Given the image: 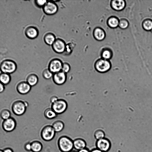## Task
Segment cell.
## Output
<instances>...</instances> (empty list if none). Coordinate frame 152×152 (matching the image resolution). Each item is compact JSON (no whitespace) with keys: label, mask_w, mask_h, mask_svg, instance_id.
<instances>
[{"label":"cell","mask_w":152,"mask_h":152,"mask_svg":"<svg viewBox=\"0 0 152 152\" xmlns=\"http://www.w3.org/2000/svg\"><path fill=\"white\" fill-rule=\"evenodd\" d=\"M128 21L125 20H122L120 21L119 24V26L122 28L124 29L127 28L128 26Z\"/></svg>","instance_id":"31"},{"label":"cell","mask_w":152,"mask_h":152,"mask_svg":"<svg viewBox=\"0 0 152 152\" xmlns=\"http://www.w3.org/2000/svg\"><path fill=\"white\" fill-rule=\"evenodd\" d=\"M70 70V66L67 63H63L61 71L66 74L69 72Z\"/></svg>","instance_id":"30"},{"label":"cell","mask_w":152,"mask_h":152,"mask_svg":"<svg viewBox=\"0 0 152 152\" xmlns=\"http://www.w3.org/2000/svg\"><path fill=\"white\" fill-rule=\"evenodd\" d=\"M76 152V151H71V152Z\"/></svg>","instance_id":"39"},{"label":"cell","mask_w":152,"mask_h":152,"mask_svg":"<svg viewBox=\"0 0 152 152\" xmlns=\"http://www.w3.org/2000/svg\"><path fill=\"white\" fill-rule=\"evenodd\" d=\"M0 152H3V150L0 149Z\"/></svg>","instance_id":"40"},{"label":"cell","mask_w":152,"mask_h":152,"mask_svg":"<svg viewBox=\"0 0 152 152\" xmlns=\"http://www.w3.org/2000/svg\"><path fill=\"white\" fill-rule=\"evenodd\" d=\"M109 25L112 28H115L119 25V22L118 19L115 17H112L108 20Z\"/></svg>","instance_id":"25"},{"label":"cell","mask_w":152,"mask_h":152,"mask_svg":"<svg viewBox=\"0 0 152 152\" xmlns=\"http://www.w3.org/2000/svg\"><path fill=\"white\" fill-rule=\"evenodd\" d=\"M94 67L96 70L100 73H104L108 72L111 68L110 62L104 59H99L95 63Z\"/></svg>","instance_id":"5"},{"label":"cell","mask_w":152,"mask_h":152,"mask_svg":"<svg viewBox=\"0 0 152 152\" xmlns=\"http://www.w3.org/2000/svg\"><path fill=\"white\" fill-rule=\"evenodd\" d=\"M39 78L37 75L34 73L29 74L27 76L26 81L31 86H35L38 83Z\"/></svg>","instance_id":"16"},{"label":"cell","mask_w":152,"mask_h":152,"mask_svg":"<svg viewBox=\"0 0 152 152\" xmlns=\"http://www.w3.org/2000/svg\"><path fill=\"white\" fill-rule=\"evenodd\" d=\"M68 104L66 101L62 99H58L52 104L51 108L58 115L63 113L66 110Z\"/></svg>","instance_id":"4"},{"label":"cell","mask_w":152,"mask_h":152,"mask_svg":"<svg viewBox=\"0 0 152 152\" xmlns=\"http://www.w3.org/2000/svg\"><path fill=\"white\" fill-rule=\"evenodd\" d=\"M45 0H37L35 1L36 5L39 7H43L47 2Z\"/></svg>","instance_id":"32"},{"label":"cell","mask_w":152,"mask_h":152,"mask_svg":"<svg viewBox=\"0 0 152 152\" xmlns=\"http://www.w3.org/2000/svg\"><path fill=\"white\" fill-rule=\"evenodd\" d=\"M52 126L56 132H58L63 130L64 125L62 121L57 120L53 123Z\"/></svg>","instance_id":"21"},{"label":"cell","mask_w":152,"mask_h":152,"mask_svg":"<svg viewBox=\"0 0 152 152\" xmlns=\"http://www.w3.org/2000/svg\"><path fill=\"white\" fill-rule=\"evenodd\" d=\"M77 152H90L88 149L86 148L78 151Z\"/></svg>","instance_id":"37"},{"label":"cell","mask_w":152,"mask_h":152,"mask_svg":"<svg viewBox=\"0 0 152 152\" xmlns=\"http://www.w3.org/2000/svg\"><path fill=\"white\" fill-rule=\"evenodd\" d=\"M111 4L114 9L120 10L124 8L125 5V3L124 0H114L112 1Z\"/></svg>","instance_id":"17"},{"label":"cell","mask_w":152,"mask_h":152,"mask_svg":"<svg viewBox=\"0 0 152 152\" xmlns=\"http://www.w3.org/2000/svg\"><path fill=\"white\" fill-rule=\"evenodd\" d=\"M144 28L147 31H150L152 29V20L147 19L144 21L143 23Z\"/></svg>","instance_id":"26"},{"label":"cell","mask_w":152,"mask_h":152,"mask_svg":"<svg viewBox=\"0 0 152 152\" xmlns=\"http://www.w3.org/2000/svg\"><path fill=\"white\" fill-rule=\"evenodd\" d=\"M56 39L55 35L51 33H47L44 37L45 42L49 45H52Z\"/></svg>","instance_id":"18"},{"label":"cell","mask_w":152,"mask_h":152,"mask_svg":"<svg viewBox=\"0 0 152 152\" xmlns=\"http://www.w3.org/2000/svg\"><path fill=\"white\" fill-rule=\"evenodd\" d=\"M11 115L10 111L7 109H4L0 112V117L3 120L9 118L11 117Z\"/></svg>","instance_id":"24"},{"label":"cell","mask_w":152,"mask_h":152,"mask_svg":"<svg viewBox=\"0 0 152 152\" xmlns=\"http://www.w3.org/2000/svg\"><path fill=\"white\" fill-rule=\"evenodd\" d=\"M44 114L45 117L49 119L54 118L57 115V114L51 108H49L46 109L44 112Z\"/></svg>","instance_id":"22"},{"label":"cell","mask_w":152,"mask_h":152,"mask_svg":"<svg viewBox=\"0 0 152 152\" xmlns=\"http://www.w3.org/2000/svg\"><path fill=\"white\" fill-rule=\"evenodd\" d=\"M28 104L26 101L16 100L12 103L11 109L13 113L17 116L23 115L25 113Z\"/></svg>","instance_id":"2"},{"label":"cell","mask_w":152,"mask_h":152,"mask_svg":"<svg viewBox=\"0 0 152 152\" xmlns=\"http://www.w3.org/2000/svg\"><path fill=\"white\" fill-rule=\"evenodd\" d=\"M95 38L98 40H102L105 37V34L104 31L101 28H95L93 32Z\"/></svg>","instance_id":"19"},{"label":"cell","mask_w":152,"mask_h":152,"mask_svg":"<svg viewBox=\"0 0 152 152\" xmlns=\"http://www.w3.org/2000/svg\"><path fill=\"white\" fill-rule=\"evenodd\" d=\"M31 87L26 81H23L17 84L16 86V89L18 93L22 95H25L30 91Z\"/></svg>","instance_id":"11"},{"label":"cell","mask_w":152,"mask_h":152,"mask_svg":"<svg viewBox=\"0 0 152 152\" xmlns=\"http://www.w3.org/2000/svg\"><path fill=\"white\" fill-rule=\"evenodd\" d=\"M52 46L53 50L58 53H64L66 48L65 42L62 39L59 38L56 39Z\"/></svg>","instance_id":"10"},{"label":"cell","mask_w":152,"mask_h":152,"mask_svg":"<svg viewBox=\"0 0 152 152\" xmlns=\"http://www.w3.org/2000/svg\"><path fill=\"white\" fill-rule=\"evenodd\" d=\"M111 53L108 50H104L102 53V56L103 59L107 60L110 59L111 56Z\"/></svg>","instance_id":"29"},{"label":"cell","mask_w":152,"mask_h":152,"mask_svg":"<svg viewBox=\"0 0 152 152\" xmlns=\"http://www.w3.org/2000/svg\"><path fill=\"white\" fill-rule=\"evenodd\" d=\"M3 152H13L12 150L10 148H7L3 150Z\"/></svg>","instance_id":"36"},{"label":"cell","mask_w":152,"mask_h":152,"mask_svg":"<svg viewBox=\"0 0 152 152\" xmlns=\"http://www.w3.org/2000/svg\"><path fill=\"white\" fill-rule=\"evenodd\" d=\"M73 142L74 148L78 151L86 148V142L82 139H76L73 141Z\"/></svg>","instance_id":"15"},{"label":"cell","mask_w":152,"mask_h":152,"mask_svg":"<svg viewBox=\"0 0 152 152\" xmlns=\"http://www.w3.org/2000/svg\"><path fill=\"white\" fill-rule=\"evenodd\" d=\"M53 73L48 69H45L42 72L43 77L45 79H49L51 78L53 76Z\"/></svg>","instance_id":"27"},{"label":"cell","mask_w":152,"mask_h":152,"mask_svg":"<svg viewBox=\"0 0 152 152\" xmlns=\"http://www.w3.org/2000/svg\"><path fill=\"white\" fill-rule=\"evenodd\" d=\"M25 33L27 37L31 39L37 38L39 34L37 28L33 26L27 27L25 29Z\"/></svg>","instance_id":"14"},{"label":"cell","mask_w":152,"mask_h":152,"mask_svg":"<svg viewBox=\"0 0 152 152\" xmlns=\"http://www.w3.org/2000/svg\"><path fill=\"white\" fill-rule=\"evenodd\" d=\"M58 99V98L56 96H53L50 98V101L52 104L56 101Z\"/></svg>","instance_id":"34"},{"label":"cell","mask_w":152,"mask_h":152,"mask_svg":"<svg viewBox=\"0 0 152 152\" xmlns=\"http://www.w3.org/2000/svg\"><path fill=\"white\" fill-rule=\"evenodd\" d=\"M56 132L52 126H45L41 131V136L43 140L46 141L52 140L54 137Z\"/></svg>","instance_id":"6"},{"label":"cell","mask_w":152,"mask_h":152,"mask_svg":"<svg viewBox=\"0 0 152 152\" xmlns=\"http://www.w3.org/2000/svg\"><path fill=\"white\" fill-rule=\"evenodd\" d=\"M43 7L45 13L49 15L55 14L58 10V7L57 4L52 1H48Z\"/></svg>","instance_id":"9"},{"label":"cell","mask_w":152,"mask_h":152,"mask_svg":"<svg viewBox=\"0 0 152 152\" xmlns=\"http://www.w3.org/2000/svg\"><path fill=\"white\" fill-rule=\"evenodd\" d=\"M96 145L97 149L103 152L107 151L110 146L109 140L104 138L98 140Z\"/></svg>","instance_id":"13"},{"label":"cell","mask_w":152,"mask_h":152,"mask_svg":"<svg viewBox=\"0 0 152 152\" xmlns=\"http://www.w3.org/2000/svg\"><path fill=\"white\" fill-rule=\"evenodd\" d=\"M53 82L56 84L61 85L64 84L67 79V75L66 73L61 71L53 74L52 77Z\"/></svg>","instance_id":"12"},{"label":"cell","mask_w":152,"mask_h":152,"mask_svg":"<svg viewBox=\"0 0 152 152\" xmlns=\"http://www.w3.org/2000/svg\"><path fill=\"white\" fill-rule=\"evenodd\" d=\"M104 132L101 130L96 131L94 134L95 137L97 140L104 138Z\"/></svg>","instance_id":"28"},{"label":"cell","mask_w":152,"mask_h":152,"mask_svg":"<svg viewBox=\"0 0 152 152\" xmlns=\"http://www.w3.org/2000/svg\"><path fill=\"white\" fill-rule=\"evenodd\" d=\"M16 126V122L13 117L4 120L2 124L3 129L7 132H11L14 130Z\"/></svg>","instance_id":"8"},{"label":"cell","mask_w":152,"mask_h":152,"mask_svg":"<svg viewBox=\"0 0 152 152\" xmlns=\"http://www.w3.org/2000/svg\"><path fill=\"white\" fill-rule=\"evenodd\" d=\"M24 148L27 151H31V143H26L24 145Z\"/></svg>","instance_id":"33"},{"label":"cell","mask_w":152,"mask_h":152,"mask_svg":"<svg viewBox=\"0 0 152 152\" xmlns=\"http://www.w3.org/2000/svg\"><path fill=\"white\" fill-rule=\"evenodd\" d=\"M58 144L60 150L62 152H70L74 148L73 141L66 136L61 137Z\"/></svg>","instance_id":"1"},{"label":"cell","mask_w":152,"mask_h":152,"mask_svg":"<svg viewBox=\"0 0 152 152\" xmlns=\"http://www.w3.org/2000/svg\"><path fill=\"white\" fill-rule=\"evenodd\" d=\"M5 89V86L0 82V93H3Z\"/></svg>","instance_id":"35"},{"label":"cell","mask_w":152,"mask_h":152,"mask_svg":"<svg viewBox=\"0 0 152 152\" xmlns=\"http://www.w3.org/2000/svg\"><path fill=\"white\" fill-rule=\"evenodd\" d=\"M31 144V151L33 152H40L42 148V145L39 142L37 141H33Z\"/></svg>","instance_id":"23"},{"label":"cell","mask_w":152,"mask_h":152,"mask_svg":"<svg viewBox=\"0 0 152 152\" xmlns=\"http://www.w3.org/2000/svg\"><path fill=\"white\" fill-rule=\"evenodd\" d=\"M17 69L16 63L10 59H5L0 64V71L2 73L11 74L14 73Z\"/></svg>","instance_id":"3"},{"label":"cell","mask_w":152,"mask_h":152,"mask_svg":"<svg viewBox=\"0 0 152 152\" xmlns=\"http://www.w3.org/2000/svg\"><path fill=\"white\" fill-rule=\"evenodd\" d=\"M11 80V77L10 74L2 72L0 73V82L4 86L9 84Z\"/></svg>","instance_id":"20"},{"label":"cell","mask_w":152,"mask_h":152,"mask_svg":"<svg viewBox=\"0 0 152 152\" xmlns=\"http://www.w3.org/2000/svg\"><path fill=\"white\" fill-rule=\"evenodd\" d=\"M63 64V63L60 59L54 58L50 62L48 69L54 74L61 71Z\"/></svg>","instance_id":"7"},{"label":"cell","mask_w":152,"mask_h":152,"mask_svg":"<svg viewBox=\"0 0 152 152\" xmlns=\"http://www.w3.org/2000/svg\"><path fill=\"white\" fill-rule=\"evenodd\" d=\"M91 152H103L98 149H94Z\"/></svg>","instance_id":"38"}]
</instances>
